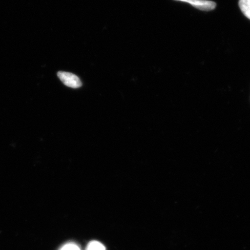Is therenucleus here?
<instances>
[{
  "instance_id": "4",
  "label": "nucleus",
  "mask_w": 250,
  "mask_h": 250,
  "mask_svg": "<svg viewBox=\"0 0 250 250\" xmlns=\"http://www.w3.org/2000/svg\"><path fill=\"white\" fill-rule=\"evenodd\" d=\"M86 250H105V248L102 243L99 242L93 241L89 243Z\"/></svg>"
},
{
  "instance_id": "5",
  "label": "nucleus",
  "mask_w": 250,
  "mask_h": 250,
  "mask_svg": "<svg viewBox=\"0 0 250 250\" xmlns=\"http://www.w3.org/2000/svg\"><path fill=\"white\" fill-rule=\"evenodd\" d=\"M61 250H80L79 247L74 243H69L62 247Z\"/></svg>"
},
{
  "instance_id": "2",
  "label": "nucleus",
  "mask_w": 250,
  "mask_h": 250,
  "mask_svg": "<svg viewBox=\"0 0 250 250\" xmlns=\"http://www.w3.org/2000/svg\"><path fill=\"white\" fill-rule=\"evenodd\" d=\"M174 1L188 3L199 10L210 11L216 7V3L208 0H174Z\"/></svg>"
},
{
  "instance_id": "1",
  "label": "nucleus",
  "mask_w": 250,
  "mask_h": 250,
  "mask_svg": "<svg viewBox=\"0 0 250 250\" xmlns=\"http://www.w3.org/2000/svg\"><path fill=\"white\" fill-rule=\"evenodd\" d=\"M58 76L64 85L71 88H79L82 86V83L76 75L67 72L59 71Z\"/></svg>"
},
{
  "instance_id": "3",
  "label": "nucleus",
  "mask_w": 250,
  "mask_h": 250,
  "mask_svg": "<svg viewBox=\"0 0 250 250\" xmlns=\"http://www.w3.org/2000/svg\"><path fill=\"white\" fill-rule=\"evenodd\" d=\"M239 5L243 14L250 20V0H239Z\"/></svg>"
}]
</instances>
